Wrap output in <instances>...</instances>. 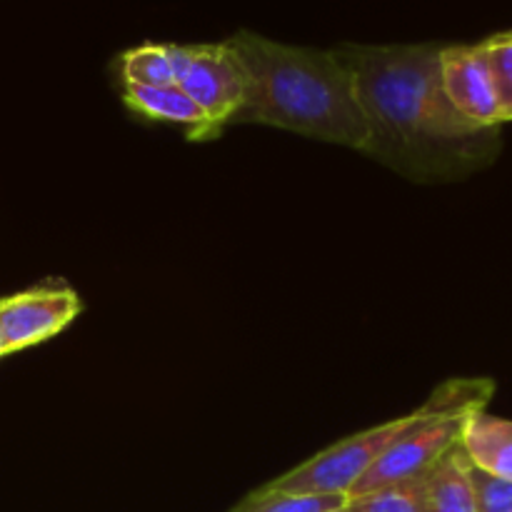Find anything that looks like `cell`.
Returning <instances> with one entry per match:
<instances>
[{
    "mask_svg": "<svg viewBox=\"0 0 512 512\" xmlns=\"http://www.w3.org/2000/svg\"><path fill=\"white\" fill-rule=\"evenodd\" d=\"M370 128L368 155L418 183L460 180L500 153V128H478L448 100L440 43L340 45Z\"/></svg>",
    "mask_w": 512,
    "mask_h": 512,
    "instance_id": "obj_1",
    "label": "cell"
},
{
    "mask_svg": "<svg viewBox=\"0 0 512 512\" xmlns=\"http://www.w3.org/2000/svg\"><path fill=\"white\" fill-rule=\"evenodd\" d=\"M225 43L245 70V103L233 123L270 125L368 153V118L335 50L278 43L253 30H238Z\"/></svg>",
    "mask_w": 512,
    "mask_h": 512,
    "instance_id": "obj_2",
    "label": "cell"
},
{
    "mask_svg": "<svg viewBox=\"0 0 512 512\" xmlns=\"http://www.w3.org/2000/svg\"><path fill=\"white\" fill-rule=\"evenodd\" d=\"M405 423H408V415L375 425V428L363 430L358 435H350V438L340 440V443L325 448L323 453L300 463L298 468L275 478L263 490L285 495H340V498H350L355 485L365 478V473L373 468L375 460L393 443L395 435L405 428Z\"/></svg>",
    "mask_w": 512,
    "mask_h": 512,
    "instance_id": "obj_3",
    "label": "cell"
},
{
    "mask_svg": "<svg viewBox=\"0 0 512 512\" xmlns=\"http://www.w3.org/2000/svg\"><path fill=\"white\" fill-rule=\"evenodd\" d=\"M175 85L203 110L210 138L233 123L245 103V70L228 43H168Z\"/></svg>",
    "mask_w": 512,
    "mask_h": 512,
    "instance_id": "obj_4",
    "label": "cell"
},
{
    "mask_svg": "<svg viewBox=\"0 0 512 512\" xmlns=\"http://www.w3.org/2000/svg\"><path fill=\"white\" fill-rule=\"evenodd\" d=\"M78 293L63 283H45L0 298V338L13 355L63 333L80 315Z\"/></svg>",
    "mask_w": 512,
    "mask_h": 512,
    "instance_id": "obj_5",
    "label": "cell"
},
{
    "mask_svg": "<svg viewBox=\"0 0 512 512\" xmlns=\"http://www.w3.org/2000/svg\"><path fill=\"white\" fill-rule=\"evenodd\" d=\"M443 88L453 108L478 128H500L498 88L483 45H443L440 53Z\"/></svg>",
    "mask_w": 512,
    "mask_h": 512,
    "instance_id": "obj_6",
    "label": "cell"
},
{
    "mask_svg": "<svg viewBox=\"0 0 512 512\" xmlns=\"http://www.w3.org/2000/svg\"><path fill=\"white\" fill-rule=\"evenodd\" d=\"M423 512H478L463 445L450 450L420 478Z\"/></svg>",
    "mask_w": 512,
    "mask_h": 512,
    "instance_id": "obj_7",
    "label": "cell"
},
{
    "mask_svg": "<svg viewBox=\"0 0 512 512\" xmlns=\"http://www.w3.org/2000/svg\"><path fill=\"white\" fill-rule=\"evenodd\" d=\"M125 103L135 113L145 118L163 120V123L180 125L188 130L190 140H208L210 128L203 110L178 88V85H165V88H140V85L125 83Z\"/></svg>",
    "mask_w": 512,
    "mask_h": 512,
    "instance_id": "obj_8",
    "label": "cell"
},
{
    "mask_svg": "<svg viewBox=\"0 0 512 512\" xmlns=\"http://www.w3.org/2000/svg\"><path fill=\"white\" fill-rule=\"evenodd\" d=\"M460 445L470 463L498 478L512 480V420L480 410L465 423Z\"/></svg>",
    "mask_w": 512,
    "mask_h": 512,
    "instance_id": "obj_9",
    "label": "cell"
},
{
    "mask_svg": "<svg viewBox=\"0 0 512 512\" xmlns=\"http://www.w3.org/2000/svg\"><path fill=\"white\" fill-rule=\"evenodd\" d=\"M120 70H123V83L128 85H140V88L175 85L168 43H143L125 50L120 58Z\"/></svg>",
    "mask_w": 512,
    "mask_h": 512,
    "instance_id": "obj_10",
    "label": "cell"
},
{
    "mask_svg": "<svg viewBox=\"0 0 512 512\" xmlns=\"http://www.w3.org/2000/svg\"><path fill=\"white\" fill-rule=\"evenodd\" d=\"M343 512H423V485L418 478L355 495L348 498Z\"/></svg>",
    "mask_w": 512,
    "mask_h": 512,
    "instance_id": "obj_11",
    "label": "cell"
},
{
    "mask_svg": "<svg viewBox=\"0 0 512 512\" xmlns=\"http://www.w3.org/2000/svg\"><path fill=\"white\" fill-rule=\"evenodd\" d=\"M348 498L340 495H285L258 490L233 512H338Z\"/></svg>",
    "mask_w": 512,
    "mask_h": 512,
    "instance_id": "obj_12",
    "label": "cell"
},
{
    "mask_svg": "<svg viewBox=\"0 0 512 512\" xmlns=\"http://www.w3.org/2000/svg\"><path fill=\"white\" fill-rule=\"evenodd\" d=\"M480 45H483L490 70H493L503 123H512V30L490 35Z\"/></svg>",
    "mask_w": 512,
    "mask_h": 512,
    "instance_id": "obj_13",
    "label": "cell"
},
{
    "mask_svg": "<svg viewBox=\"0 0 512 512\" xmlns=\"http://www.w3.org/2000/svg\"><path fill=\"white\" fill-rule=\"evenodd\" d=\"M468 478L473 485L478 512H512V480L498 478L488 470L478 468L468 458Z\"/></svg>",
    "mask_w": 512,
    "mask_h": 512,
    "instance_id": "obj_14",
    "label": "cell"
},
{
    "mask_svg": "<svg viewBox=\"0 0 512 512\" xmlns=\"http://www.w3.org/2000/svg\"><path fill=\"white\" fill-rule=\"evenodd\" d=\"M5 355H8V353H5V345H3V338H0V360H3V358H5Z\"/></svg>",
    "mask_w": 512,
    "mask_h": 512,
    "instance_id": "obj_15",
    "label": "cell"
},
{
    "mask_svg": "<svg viewBox=\"0 0 512 512\" xmlns=\"http://www.w3.org/2000/svg\"><path fill=\"white\" fill-rule=\"evenodd\" d=\"M338 512H343V510H338Z\"/></svg>",
    "mask_w": 512,
    "mask_h": 512,
    "instance_id": "obj_16",
    "label": "cell"
}]
</instances>
